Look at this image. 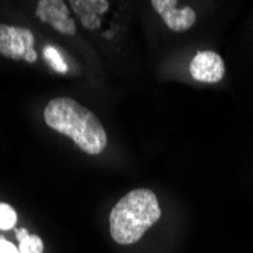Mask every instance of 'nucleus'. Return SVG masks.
Returning a JSON list of instances; mask_svg holds the SVG:
<instances>
[{"label": "nucleus", "instance_id": "f257e3e1", "mask_svg": "<svg viewBox=\"0 0 253 253\" xmlns=\"http://www.w3.org/2000/svg\"><path fill=\"white\" fill-rule=\"evenodd\" d=\"M44 122L88 155L102 153L108 144L106 130L96 114L72 97L52 99L44 109Z\"/></svg>", "mask_w": 253, "mask_h": 253}, {"label": "nucleus", "instance_id": "f03ea898", "mask_svg": "<svg viewBox=\"0 0 253 253\" xmlns=\"http://www.w3.org/2000/svg\"><path fill=\"white\" fill-rule=\"evenodd\" d=\"M161 218L156 194L149 188H136L125 194L109 214L112 240L127 246L133 244Z\"/></svg>", "mask_w": 253, "mask_h": 253}, {"label": "nucleus", "instance_id": "7ed1b4c3", "mask_svg": "<svg viewBox=\"0 0 253 253\" xmlns=\"http://www.w3.org/2000/svg\"><path fill=\"white\" fill-rule=\"evenodd\" d=\"M35 37L31 29L15 28L0 23V55L9 59H25L32 64L37 61L34 49Z\"/></svg>", "mask_w": 253, "mask_h": 253}, {"label": "nucleus", "instance_id": "20e7f679", "mask_svg": "<svg viewBox=\"0 0 253 253\" xmlns=\"http://www.w3.org/2000/svg\"><path fill=\"white\" fill-rule=\"evenodd\" d=\"M37 17L64 35L76 34V23L70 17L68 6L62 0H40L35 9Z\"/></svg>", "mask_w": 253, "mask_h": 253}, {"label": "nucleus", "instance_id": "39448f33", "mask_svg": "<svg viewBox=\"0 0 253 253\" xmlns=\"http://www.w3.org/2000/svg\"><path fill=\"white\" fill-rule=\"evenodd\" d=\"M226 72L221 56L215 52H197L190 64V73L193 79L205 84H217L223 79Z\"/></svg>", "mask_w": 253, "mask_h": 253}, {"label": "nucleus", "instance_id": "423d86ee", "mask_svg": "<svg viewBox=\"0 0 253 253\" xmlns=\"http://www.w3.org/2000/svg\"><path fill=\"white\" fill-rule=\"evenodd\" d=\"M176 0H153V9L163 17L169 29L174 32H185L196 23V12L193 8H177Z\"/></svg>", "mask_w": 253, "mask_h": 253}, {"label": "nucleus", "instance_id": "0eeeda50", "mask_svg": "<svg viewBox=\"0 0 253 253\" xmlns=\"http://www.w3.org/2000/svg\"><path fill=\"white\" fill-rule=\"evenodd\" d=\"M70 5L73 12L79 17L81 23L88 31L99 29L102 14L109 9L108 0H72Z\"/></svg>", "mask_w": 253, "mask_h": 253}, {"label": "nucleus", "instance_id": "6e6552de", "mask_svg": "<svg viewBox=\"0 0 253 253\" xmlns=\"http://www.w3.org/2000/svg\"><path fill=\"white\" fill-rule=\"evenodd\" d=\"M15 237L18 238V250L20 253H42L44 244L42 240L38 235H31L28 232V229H17Z\"/></svg>", "mask_w": 253, "mask_h": 253}, {"label": "nucleus", "instance_id": "1a4fd4ad", "mask_svg": "<svg viewBox=\"0 0 253 253\" xmlns=\"http://www.w3.org/2000/svg\"><path fill=\"white\" fill-rule=\"evenodd\" d=\"M44 59L52 65V68L55 72H58V73H67L68 72V65L65 64L59 50L55 49L53 45H45L44 47Z\"/></svg>", "mask_w": 253, "mask_h": 253}, {"label": "nucleus", "instance_id": "9d476101", "mask_svg": "<svg viewBox=\"0 0 253 253\" xmlns=\"http://www.w3.org/2000/svg\"><path fill=\"white\" fill-rule=\"evenodd\" d=\"M17 223V212L8 203H0V231H9Z\"/></svg>", "mask_w": 253, "mask_h": 253}, {"label": "nucleus", "instance_id": "9b49d317", "mask_svg": "<svg viewBox=\"0 0 253 253\" xmlns=\"http://www.w3.org/2000/svg\"><path fill=\"white\" fill-rule=\"evenodd\" d=\"M0 253H20V250L11 241L5 240L3 237H0Z\"/></svg>", "mask_w": 253, "mask_h": 253}]
</instances>
